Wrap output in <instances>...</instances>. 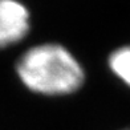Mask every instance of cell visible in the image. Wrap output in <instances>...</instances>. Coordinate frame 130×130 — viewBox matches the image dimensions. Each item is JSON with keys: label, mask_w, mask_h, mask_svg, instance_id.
Instances as JSON below:
<instances>
[{"label": "cell", "mask_w": 130, "mask_h": 130, "mask_svg": "<svg viewBox=\"0 0 130 130\" xmlns=\"http://www.w3.org/2000/svg\"><path fill=\"white\" fill-rule=\"evenodd\" d=\"M29 32V12L19 0H0V49L23 40Z\"/></svg>", "instance_id": "2"}, {"label": "cell", "mask_w": 130, "mask_h": 130, "mask_svg": "<svg viewBox=\"0 0 130 130\" xmlns=\"http://www.w3.org/2000/svg\"><path fill=\"white\" fill-rule=\"evenodd\" d=\"M109 67L118 78L130 86V46H123L111 53Z\"/></svg>", "instance_id": "3"}, {"label": "cell", "mask_w": 130, "mask_h": 130, "mask_svg": "<svg viewBox=\"0 0 130 130\" xmlns=\"http://www.w3.org/2000/svg\"><path fill=\"white\" fill-rule=\"evenodd\" d=\"M16 72L29 90L45 96H62L78 90L85 73L81 64L60 44H40L23 53Z\"/></svg>", "instance_id": "1"}]
</instances>
